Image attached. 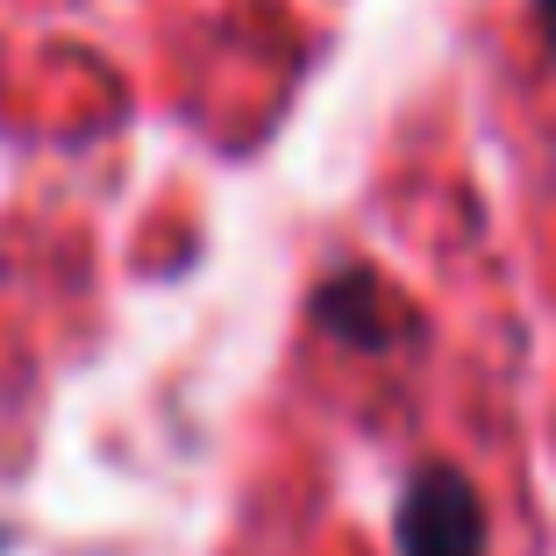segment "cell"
I'll return each mask as SVG.
<instances>
[{"label": "cell", "mask_w": 556, "mask_h": 556, "mask_svg": "<svg viewBox=\"0 0 556 556\" xmlns=\"http://www.w3.org/2000/svg\"><path fill=\"white\" fill-rule=\"evenodd\" d=\"M400 556H485V514L457 471H421L400 500Z\"/></svg>", "instance_id": "1"}, {"label": "cell", "mask_w": 556, "mask_h": 556, "mask_svg": "<svg viewBox=\"0 0 556 556\" xmlns=\"http://www.w3.org/2000/svg\"><path fill=\"white\" fill-rule=\"evenodd\" d=\"M314 314H321L343 343H364L378 350L386 336H393V293L378 286L371 271H343V278H328L321 293H314Z\"/></svg>", "instance_id": "2"}, {"label": "cell", "mask_w": 556, "mask_h": 556, "mask_svg": "<svg viewBox=\"0 0 556 556\" xmlns=\"http://www.w3.org/2000/svg\"><path fill=\"white\" fill-rule=\"evenodd\" d=\"M542 15H549V29H556V0H542Z\"/></svg>", "instance_id": "3"}]
</instances>
